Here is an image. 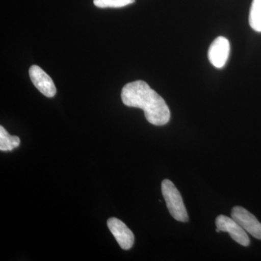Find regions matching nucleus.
Segmentation results:
<instances>
[{
  "instance_id": "obj_6",
  "label": "nucleus",
  "mask_w": 261,
  "mask_h": 261,
  "mask_svg": "<svg viewBox=\"0 0 261 261\" xmlns=\"http://www.w3.org/2000/svg\"><path fill=\"white\" fill-rule=\"evenodd\" d=\"M29 75L36 88L47 97L56 94V87L51 77L38 65H34L29 69Z\"/></svg>"
},
{
  "instance_id": "obj_10",
  "label": "nucleus",
  "mask_w": 261,
  "mask_h": 261,
  "mask_svg": "<svg viewBox=\"0 0 261 261\" xmlns=\"http://www.w3.org/2000/svg\"><path fill=\"white\" fill-rule=\"evenodd\" d=\"M117 0H94V5L99 8H116Z\"/></svg>"
},
{
  "instance_id": "obj_4",
  "label": "nucleus",
  "mask_w": 261,
  "mask_h": 261,
  "mask_svg": "<svg viewBox=\"0 0 261 261\" xmlns=\"http://www.w3.org/2000/svg\"><path fill=\"white\" fill-rule=\"evenodd\" d=\"M231 218L240 226L257 240H261V224L248 211L240 206H235L231 210Z\"/></svg>"
},
{
  "instance_id": "obj_2",
  "label": "nucleus",
  "mask_w": 261,
  "mask_h": 261,
  "mask_svg": "<svg viewBox=\"0 0 261 261\" xmlns=\"http://www.w3.org/2000/svg\"><path fill=\"white\" fill-rule=\"evenodd\" d=\"M161 191L170 214L173 219L181 222L189 221L188 214L184 204L181 193L169 179H165L161 184Z\"/></svg>"
},
{
  "instance_id": "obj_1",
  "label": "nucleus",
  "mask_w": 261,
  "mask_h": 261,
  "mask_svg": "<svg viewBox=\"0 0 261 261\" xmlns=\"http://www.w3.org/2000/svg\"><path fill=\"white\" fill-rule=\"evenodd\" d=\"M122 102L128 107L141 108L151 124L163 126L169 121L171 112L162 97L143 81L130 82L123 87Z\"/></svg>"
},
{
  "instance_id": "obj_7",
  "label": "nucleus",
  "mask_w": 261,
  "mask_h": 261,
  "mask_svg": "<svg viewBox=\"0 0 261 261\" xmlns=\"http://www.w3.org/2000/svg\"><path fill=\"white\" fill-rule=\"evenodd\" d=\"M229 51L230 44L228 39L223 37L216 38L209 48V61L216 68H223L228 61Z\"/></svg>"
},
{
  "instance_id": "obj_8",
  "label": "nucleus",
  "mask_w": 261,
  "mask_h": 261,
  "mask_svg": "<svg viewBox=\"0 0 261 261\" xmlns=\"http://www.w3.org/2000/svg\"><path fill=\"white\" fill-rule=\"evenodd\" d=\"M20 140L17 136H11L3 126H0V150L12 151L18 147Z\"/></svg>"
},
{
  "instance_id": "obj_9",
  "label": "nucleus",
  "mask_w": 261,
  "mask_h": 261,
  "mask_svg": "<svg viewBox=\"0 0 261 261\" xmlns=\"http://www.w3.org/2000/svg\"><path fill=\"white\" fill-rule=\"evenodd\" d=\"M249 21L252 29L261 32V0H252Z\"/></svg>"
},
{
  "instance_id": "obj_5",
  "label": "nucleus",
  "mask_w": 261,
  "mask_h": 261,
  "mask_svg": "<svg viewBox=\"0 0 261 261\" xmlns=\"http://www.w3.org/2000/svg\"><path fill=\"white\" fill-rule=\"evenodd\" d=\"M108 226L123 250H128L133 247L135 235L123 221L116 218H111L108 220Z\"/></svg>"
},
{
  "instance_id": "obj_3",
  "label": "nucleus",
  "mask_w": 261,
  "mask_h": 261,
  "mask_svg": "<svg viewBox=\"0 0 261 261\" xmlns=\"http://www.w3.org/2000/svg\"><path fill=\"white\" fill-rule=\"evenodd\" d=\"M216 227L219 228L221 231L229 233L231 238L236 243L244 247H247L250 245V238L247 231L232 218L220 215L216 218Z\"/></svg>"
}]
</instances>
